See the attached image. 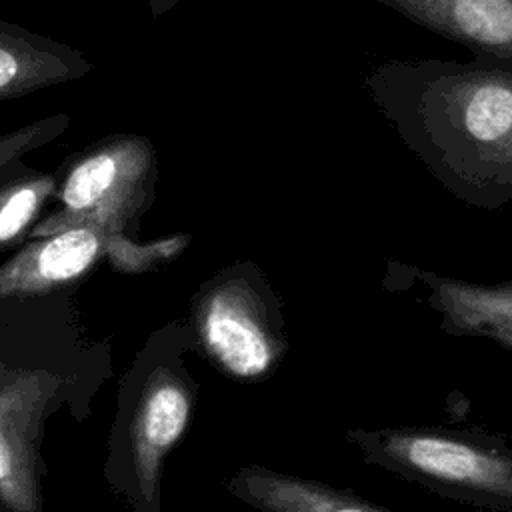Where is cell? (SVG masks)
Wrapping results in <instances>:
<instances>
[{"instance_id": "5", "label": "cell", "mask_w": 512, "mask_h": 512, "mask_svg": "<svg viewBox=\"0 0 512 512\" xmlns=\"http://www.w3.org/2000/svg\"><path fill=\"white\" fill-rule=\"evenodd\" d=\"M114 238L88 226L40 236L0 266V298L38 296L82 278Z\"/></svg>"}, {"instance_id": "4", "label": "cell", "mask_w": 512, "mask_h": 512, "mask_svg": "<svg viewBox=\"0 0 512 512\" xmlns=\"http://www.w3.org/2000/svg\"><path fill=\"white\" fill-rule=\"evenodd\" d=\"M196 322L210 358L236 378L268 374L284 350L260 298L240 282L220 284L206 294Z\"/></svg>"}, {"instance_id": "9", "label": "cell", "mask_w": 512, "mask_h": 512, "mask_svg": "<svg viewBox=\"0 0 512 512\" xmlns=\"http://www.w3.org/2000/svg\"><path fill=\"white\" fill-rule=\"evenodd\" d=\"M38 398V388L24 378L0 384V500L12 512H38L32 442Z\"/></svg>"}, {"instance_id": "3", "label": "cell", "mask_w": 512, "mask_h": 512, "mask_svg": "<svg viewBox=\"0 0 512 512\" xmlns=\"http://www.w3.org/2000/svg\"><path fill=\"white\" fill-rule=\"evenodd\" d=\"M158 158L142 134H112L68 160L56 188L58 210L40 220L32 236L68 228H96L118 236L154 196Z\"/></svg>"}, {"instance_id": "12", "label": "cell", "mask_w": 512, "mask_h": 512, "mask_svg": "<svg viewBox=\"0 0 512 512\" xmlns=\"http://www.w3.org/2000/svg\"><path fill=\"white\" fill-rule=\"evenodd\" d=\"M58 178L48 172L20 168L0 182V250L18 240L56 194Z\"/></svg>"}, {"instance_id": "8", "label": "cell", "mask_w": 512, "mask_h": 512, "mask_svg": "<svg viewBox=\"0 0 512 512\" xmlns=\"http://www.w3.org/2000/svg\"><path fill=\"white\" fill-rule=\"evenodd\" d=\"M90 70L76 48L0 20V102L80 80Z\"/></svg>"}, {"instance_id": "11", "label": "cell", "mask_w": 512, "mask_h": 512, "mask_svg": "<svg viewBox=\"0 0 512 512\" xmlns=\"http://www.w3.org/2000/svg\"><path fill=\"white\" fill-rule=\"evenodd\" d=\"M232 490L262 512H392L348 490L266 468L240 470Z\"/></svg>"}, {"instance_id": "7", "label": "cell", "mask_w": 512, "mask_h": 512, "mask_svg": "<svg viewBox=\"0 0 512 512\" xmlns=\"http://www.w3.org/2000/svg\"><path fill=\"white\" fill-rule=\"evenodd\" d=\"M192 396L184 382L158 370L142 390L130 428L132 458L142 492L152 496L162 462L188 426Z\"/></svg>"}, {"instance_id": "13", "label": "cell", "mask_w": 512, "mask_h": 512, "mask_svg": "<svg viewBox=\"0 0 512 512\" xmlns=\"http://www.w3.org/2000/svg\"><path fill=\"white\" fill-rule=\"evenodd\" d=\"M180 0H150V12H152V16H162L164 12H168V10H172L176 4H178Z\"/></svg>"}, {"instance_id": "10", "label": "cell", "mask_w": 512, "mask_h": 512, "mask_svg": "<svg viewBox=\"0 0 512 512\" xmlns=\"http://www.w3.org/2000/svg\"><path fill=\"white\" fill-rule=\"evenodd\" d=\"M440 328L454 336L486 338L512 350V280L478 284L418 270Z\"/></svg>"}, {"instance_id": "2", "label": "cell", "mask_w": 512, "mask_h": 512, "mask_svg": "<svg viewBox=\"0 0 512 512\" xmlns=\"http://www.w3.org/2000/svg\"><path fill=\"white\" fill-rule=\"evenodd\" d=\"M362 458L472 506L512 512V446L484 430L442 426L354 428Z\"/></svg>"}, {"instance_id": "6", "label": "cell", "mask_w": 512, "mask_h": 512, "mask_svg": "<svg viewBox=\"0 0 512 512\" xmlns=\"http://www.w3.org/2000/svg\"><path fill=\"white\" fill-rule=\"evenodd\" d=\"M474 54L512 66V0H376Z\"/></svg>"}, {"instance_id": "1", "label": "cell", "mask_w": 512, "mask_h": 512, "mask_svg": "<svg viewBox=\"0 0 512 512\" xmlns=\"http://www.w3.org/2000/svg\"><path fill=\"white\" fill-rule=\"evenodd\" d=\"M378 110L404 146L458 200L512 204V66L474 54L458 60H388L366 76Z\"/></svg>"}]
</instances>
